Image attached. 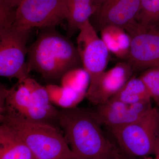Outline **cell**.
Returning a JSON list of instances; mask_svg holds the SVG:
<instances>
[{
  "label": "cell",
  "mask_w": 159,
  "mask_h": 159,
  "mask_svg": "<svg viewBox=\"0 0 159 159\" xmlns=\"http://www.w3.org/2000/svg\"><path fill=\"white\" fill-rule=\"evenodd\" d=\"M58 124L76 159H124L92 111L77 107L63 109L58 113Z\"/></svg>",
  "instance_id": "1"
},
{
  "label": "cell",
  "mask_w": 159,
  "mask_h": 159,
  "mask_svg": "<svg viewBox=\"0 0 159 159\" xmlns=\"http://www.w3.org/2000/svg\"><path fill=\"white\" fill-rule=\"evenodd\" d=\"M27 54L29 73L37 72L49 81L61 80L69 71L83 67L77 46L54 28H44Z\"/></svg>",
  "instance_id": "2"
},
{
  "label": "cell",
  "mask_w": 159,
  "mask_h": 159,
  "mask_svg": "<svg viewBox=\"0 0 159 159\" xmlns=\"http://www.w3.org/2000/svg\"><path fill=\"white\" fill-rule=\"evenodd\" d=\"M0 120L25 143L35 159H76L56 127L29 120L5 105L1 107Z\"/></svg>",
  "instance_id": "3"
},
{
  "label": "cell",
  "mask_w": 159,
  "mask_h": 159,
  "mask_svg": "<svg viewBox=\"0 0 159 159\" xmlns=\"http://www.w3.org/2000/svg\"><path fill=\"white\" fill-rule=\"evenodd\" d=\"M109 130L127 154L143 158L155 155L159 137V109L152 107L135 122Z\"/></svg>",
  "instance_id": "4"
},
{
  "label": "cell",
  "mask_w": 159,
  "mask_h": 159,
  "mask_svg": "<svg viewBox=\"0 0 159 159\" xmlns=\"http://www.w3.org/2000/svg\"><path fill=\"white\" fill-rule=\"evenodd\" d=\"M31 29L14 25L0 27V75L16 78L22 83L30 77L25 61L28 53L27 41Z\"/></svg>",
  "instance_id": "5"
},
{
  "label": "cell",
  "mask_w": 159,
  "mask_h": 159,
  "mask_svg": "<svg viewBox=\"0 0 159 159\" xmlns=\"http://www.w3.org/2000/svg\"><path fill=\"white\" fill-rule=\"evenodd\" d=\"M77 48L83 68L90 78L86 97L93 93L99 77L106 70L110 52L107 48L90 21L86 23L77 39Z\"/></svg>",
  "instance_id": "6"
},
{
  "label": "cell",
  "mask_w": 159,
  "mask_h": 159,
  "mask_svg": "<svg viewBox=\"0 0 159 159\" xmlns=\"http://www.w3.org/2000/svg\"><path fill=\"white\" fill-rule=\"evenodd\" d=\"M68 0H23L13 25L23 29L54 28L66 20Z\"/></svg>",
  "instance_id": "7"
},
{
  "label": "cell",
  "mask_w": 159,
  "mask_h": 159,
  "mask_svg": "<svg viewBox=\"0 0 159 159\" xmlns=\"http://www.w3.org/2000/svg\"><path fill=\"white\" fill-rule=\"evenodd\" d=\"M131 37L127 61L134 70H145L159 65V28L136 29Z\"/></svg>",
  "instance_id": "8"
},
{
  "label": "cell",
  "mask_w": 159,
  "mask_h": 159,
  "mask_svg": "<svg viewBox=\"0 0 159 159\" xmlns=\"http://www.w3.org/2000/svg\"><path fill=\"white\" fill-rule=\"evenodd\" d=\"M152 107L151 102L129 104L110 99L104 103L97 105L92 111L100 125H105L111 129L135 122Z\"/></svg>",
  "instance_id": "9"
},
{
  "label": "cell",
  "mask_w": 159,
  "mask_h": 159,
  "mask_svg": "<svg viewBox=\"0 0 159 159\" xmlns=\"http://www.w3.org/2000/svg\"><path fill=\"white\" fill-rule=\"evenodd\" d=\"M140 10V0H106L93 17L99 29L112 25L128 32L135 27Z\"/></svg>",
  "instance_id": "10"
},
{
  "label": "cell",
  "mask_w": 159,
  "mask_h": 159,
  "mask_svg": "<svg viewBox=\"0 0 159 159\" xmlns=\"http://www.w3.org/2000/svg\"><path fill=\"white\" fill-rule=\"evenodd\" d=\"M134 72L128 62L117 63L113 67L102 73L93 93L87 98L96 106L104 103L122 88L134 76Z\"/></svg>",
  "instance_id": "11"
},
{
  "label": "cell",
  "mask_w": 159,
  "mask_h": 159,
  "mask_svg": "<svg viewBox=\"0 0 159 159\" xmlns=\"http://www.w3.org/2000/svg\"><path fill=\"white\" fill-rule=\"evenodd\" d=\"M23 83L29 89L31 94L29 107L23 116L31 121L55 127L54 123H58L59 111L50 101L46 87L30 77Z\"/></svg>",
  "instance_id": "12"
},
{
  "label": "cell",
  "mask_w": 159,
  "mask_h": 159,
  "mask_svg": "<svg viewBox=\"0 0 159 159\" xmlns=\"http://www.w3.org/2000/svg\"><path fill=\"white\" fill-rule=\"evenodd\" d=\"M100 38L108 51L116 57L128 59L130 53L131 37L123 28L108 25L99 29Z\"/></svg>",
  "instance_id": "13"
},
{
  "label": "cell",
  "mask_w": 159,
  "mask_h": 159,
  "mask_svg": "<svg viewBox=\"0 0 159 159\" xmlns=\"http://www.w3.org/2000/svg\"><path fill=\"white\" fill-rule=\"evenodd\" d=\"M0 159H35L25 143L3 124L0 126Z\"/></svg>",
  "instance_id": "14"
},
{
  "label": "cell",
  "mask_w": 159,
  "mask_h": 159,
  "mask_svg": "<svg viewBox=\"0 0 159 159\" xmlns=\"http://www.w3.org/2000/svg\"><path fill=\"white\" fill-rule=\"evenodd\" d=\"M67 37L80 30L97 11L93 0H68Z\"/></svg>",
  "instance_id": "15"
},
{
  "label": "cell",
  "mask_w": 159,
  "mask_h": 159,
  "mask_svg": "<svg viewBox=\"0 0 159 159\" xmlns=\"http://www.w3.org/2000/svg\"><path fill=\"white\" fill-rule=\"evenodd\" d=\"M111 99L129 104L151 102V97L142 79L133 76L122 88Z\"/></svg>",
  "instance_id": "16"
},
{
  "label": "cell",
  "mask_w": 159,
  "mask_h": 159,
  "mask_svg": "<svg viewBox=\"0 0 159 159\" xmlns=\"http://www.w3.org/2000/svg\"><path fill=\"white\" fill-rule=\"evenodd\" d=\"M46 88L51 103L63 109L77 107V104L86 97L84 94L56 84H48Z\"/></svg>",
  "instance_id": "17"
},
{
  "label": "cell",
  "mask_w": 159,
  "mask_h": 159,
  "mask_svg": "<svg viewBox=\"0 0 159 159\" xmlns=\"http://www.w3.org/2000/svg\"><path fill=\"white\" fill-rule=\"evenodd\" d=\"M159 28V0H140V10L133 30Z\"/></svg>",
  "instance_id": "18"
},
{
  "label": "cell",
  "mask_w": 159,
  "mask_h": 159,
  "mask_svg": "<svg viewBox=\"0 0 159 159\" xmlns=\"http://www.w3.org/2000/svg\"><path fill=\"white\" fill-rule=\"evenodd\" d=\"M61 86L70 89L80 93L86 95L90 78L83 68H78L69 71L61 80Z\"/></svg>",
  "instance_id": "19"
},
{
  "label": "cell",
  "mask_w": 159,
  "mask_h": 159,
  "mask_svg": "<svg viewBox=\"0 0 159 159\" xmlns=\"http://www.w3.org/2000/svg\"><path fill=\"white\" fill-rule=\"evenodd\" d=\"M139 77L148 89L152 99L159 106V65L145 70Z\"/></svg>",
  "instance_id": "20"
},
{
  "label": "cell",
  "mask_w": 159,
  "mask_h": 159,
  "mask_svg": "<svg viewBox=\"0 0 159 159\" xmlns=\"http://www.w3.org/2000/svg\"><path fill=\"white\" fill-rule=\"evenodd\" d=\"M0 1H3L5 3L9 4L12 7L17 8L18 6H19L23 0H0Z\"/></svg>",
  "instance_id": "21"
},
{
  "label": "cell",
  "mask_w": 159,
  "mask_h": 159,
  "mask_svg": "<svg viewBox=\"0 0 159 159\" xmlns=\"http://www.w3.org/2000/svg\"><path fill=\"white\" fill-rule=\"evenodd\" d=\"M106 1V0H93L94 4H95V6H96L97 9V11L99 10L102 3L105 2Z\"/></svg>",
  "instance_id": "22"
},
{
  "label": "cell",
  "mask_w": 159,
  "mask_h": 159,
  "mask_svg": "<svg viewBox=\"0 0 159 159\" xmlns=\"http://www.w3.org/2000/svg\"><path fill=\"white\" fill-rule=\"evenodd\" d=\"M155 159H159V149L157 152L155 154Z\"/></svg>",
  "instance_id": "23"
},
{
  "label": "cell",
  "mask_w": 159,
  "mask_h": 159,
  "mask_svg": "<svg viewBox=\"0 0 159 159\" xmlns=\"http://www.w3.org/2000/svg\"><path fill=\"white\" fill-rule=\"evenodd\" d=\"M142 159H155L152 158V157H145L143 158Z\"/></svg>",
  "instance_id": "24"
}]
</instances>
